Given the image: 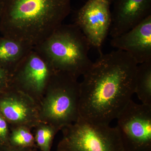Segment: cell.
Returning <instances> with one entry per match:
<instances>
[{"label": "cell", "mask_w": 151, "mask_h": 151, "mask_svg": "<svg viewBox=\"0 0 151 151\" xmlns=\"http://www.w3.org/2000/svg\"><path fill=\"white\" fill-rule=\"evenodd\" d=\"M6 0H0V17L1 14Z\"/></svg>", "instance_id": "cell-19"}, {"label": "cell", "mask_w": 151, "mask_h": 151, "mask_svg": "<svg viewBox=\"0 0 151 151\" xmlns=\"http://www.w3.org/2000/svg\"><path fill=\"white\" fill-rule=\"evenodd\" d=\"M91 47L77 26L62 24L33 48L55 71L67 73L78 79L93 63L88 55Z\"/></svg>", "instance_id": "cell-3"}, {"label": "cell", "mask_w": 151, "mask_h": 151, "mask_svg": "<svg viewBox=\"0 0 151 151\" xmlns=\"http://www.w3.org/2000/svg\"><path fill=\"white\" fill-rule=\"evenodd\" d=\"M61 131L57 151H125L116 127L93 124L80 117Z\"/></svg>", "instance_id": "cell-5"}, {"label": "cell", "mask_w": 151, "mask_h": 151, "mask_svg": "<svg viewBox=\"0 0 151 151\" xmlns=\"http://www.w3.org/2000/svg\"><path fill=\"white\" fill-rule=\"evenodd\" d=\"M35 129V141L37 148L41 151H51L55 137L59 130L53 126L40 122Z\"/></svg>", "instance_id": "cell-14"}, {"label": "cell", "mask_w": 151, "mask_h": 151, "mask_svg": "<svg viewBox=\"0 0 151 151\" xmlns=\"http://www.w3.org/2000/svg\"><path fill=\"white\" fill-rule=\"evenodd\" d=\"M111 46L129 53L138 64L151 60V15L123 34L112 38Z\"/></svg>", "instance_id": "cell-10"}, {"label": "cell", "mask_w": 151, "mask_h": 151, "mask_svg": "<svg viewBox=\"0 0 151 151\" xmlns=\"http://www.w3.org/2000/svg\"><path fill=\"white\" fill-rule=\"evenodd\" d=\"M33 48L12 38L0 37V67L11 73Z\"/></svg>", "instance_id": "cell-12"}, {"label": "cell", "mask_w": 151, "mask_h": 151, "mask_svg": "<svg viewBox=\"0 0 151 151\" xmlns=\"http://www.w3.org/2000/svg\"><path fill=\"white\" fill-rule=\"evenodd\" d=\"M10 131L8 122L0 113V147L9 145Z\"/></svg>", "instance_id": "cell-16"}, {"label": "cell", "mask_w": 151, "mask_h": 151, "mask_svg": "<svg viewBox=\"0 0 151 151\" xmlns=\"http://www.w3.org/2000/svg\"><path fill=\"white\" fill-rule=\"evenodd\" d=\"M55 72L50 63L33 48L12 73L11 87L39 105Z\"/></svg>", "instance_id": "cell-7"}, {"label": "cell", "mask_w": 151, "mask_h": 151, "mask_svg": "<svg viewBox=\"0 0 151 151\" xmlns=\"http://www.w3.org/2000/svg\"><path fill=\"white\" fill-rule=\"evenodd\" d=\"M135 93L142 103L151 105V60L138 65Z\"/></svg>", "instance_id": "cell-13"}, {"label": "cell", "mask_w": 151, "mask_h": 151, "mask_svg": "<svg viewBox=\"0 0 151 151\" xmlns=\"http://www.w3.org/2000/svg\"><path fill=\"white\" fill-rule=\"evenodd\" d=\"M151 15V0H116L109 34L116 37Z\"/></svg>", "instance_id": "cell-11"}, {"label": "cell", "mask_w": 151, "mask_h": 151, "mask_svg": "<svg viewBox=\"0 0 151 151\" xmlns=\"http://www.w3.org/2000/svg\"><path fill=\"white\" fill-rule=\"evenodd\" d=\"M12 76V73L11 72L0 67V94L11 88Z\"/></svg>", "instance_id": "cell-17"}, {"label": "cell", "mask_w": 151, "mask_h": 151, "mask_svg": "<svg viewBox=\"0 0 151 151\" xmlns=\"http://www.w3.org/2000/svg\"><path fill=\"white\" fill-rule=\"evenodd\" d=\"M125 151H151V105L132 100L117 117Z\"/></svg>", "instance_id": "cell-6"}, {"label": "cell", "mask_w": 151, "mask_h": 151, "mask_svg": "<svg viewBox=\"0 0 151 151\" xmlns=\"http://www.w3.org/2000/svg\"><path fill=\"white\" fill-rule=\"evenodd\" d=\"M80 84L72 76L55 71L39 107L40 122L60 131L80 118Z\"/></svg>", "instance_id": "cell-4"}, {"label": "cell", "mask_w": 151, "mask_h": 151, "mask_svg": "<svg viewBox=\"0 0 151 151\" xmlns=\"http://www.w3.org/2000/svg\"><path fill=\"white\" fill-rule=\"evenodd\" d=\"M37 147H18L8 145L0 147V151H37Z\"/></svg>", "instance_id": "cell-18"}, {"label": "cell", "mask_w": 151, "mask_h": 151, "mask_svg": "<svg viewBox=\"0 0 151 151\" xmlns=\"http://www.w3.org/2000/svg\"><path fill=\"white\" fill-rule=\"evenodd\" d=\"M0 113L8 122L10 129L25 126L32 129L40 123L37 103L12 87L0 94Z\"/></svg>", "instance_id": "cell-9"}, {"label": "cell", "mask_w": 151, "mask_h": 151, "mask_svg": "<svg viewBox=\"0 0 151 151\" xmlns=\"http://www.w3.org/2000/svg\"><path fill=\"white\" fill-rule=\"evenodd\" d=\"M70 11V0H6L0 32L33 47L61 25Z\"/></svg>", "instance_id": "cell-2"}, {"label": "cell", "mask_w": 151, "mask_h": 151, "mask_svg": "<svg viewBox=\"0 0 151 151\" xmlns=\"http://www.w3.org/2000/svg\"><path fill=\"white\" fill-rule=\"evenodd\" d=\"M111 2L112 0H87L75 14L73 24L100 52L112 24Z\"/></svg>", "instance_id": "cell-8"}, {"label": "cell", "mask_w": 151, "mask_h": 151, "mask_svg": "<svg viewBox=\"0 0 151 151\" xmlns=\"http://www.w3.org/2000/svg\"><path fill=\"white\" fill-rule=\"evenodd\" d=\"M100 53L80 83L79 113L88 122L109 125L135 94L138 64L120 50Z\"/></svg>", "instance_id": "cell-1"}, {"label": "cell", "mask_w": 151, "mask_h": 151, "mask_svg": "<svg viewBox=\"0 0 151 151\" xmlns=\"http://www.w3.org/2000/svg\"><path fill=\"white\" fill-rule=\"evenodd\" d=\"M31 129L25 126L11 128L9 137V145L18 147L37 148Z\"/></svg>", "instance_id": "cell-15"}]
</instances>
